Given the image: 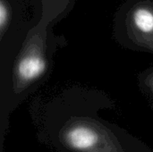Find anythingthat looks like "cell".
I'll use <instances>...</instances> for the list:
<instances>
[{
  "label": "cell",
  "mask_w": 153,
  "mask_h": 152,
  "mask_svg": "<svg viewBox=\"0 0 153 152\" xmlns=\"http://www.w3.org/2000/svg\"><path fill=\"white\" fill-rule=\"evenodd\" d=\"M114 107L104 91L72 86L35 105L31 115L38 139L56 152H153L141 139L102 116V110Z\"/></svg>",
  "instance_id": "cell-1"
},
{
  "label": "cell",
  "mask_w": 153,
  "mask_h": 152,
  "mask_svg": "<svg viewBox=\"0 0 153 152\" xmlns=\"http://www.w3.org/2000/svg\"><path fill=\"white\" fill-rule=\"evenodd\" d=\"M128 43L134 48L153 53V4L134 5L126 20Z\"/></svg>",
  "instance_id": "cell-2"
},
{
  "label": "cell",
  "mask_w": 153,
  "mask_h": 152,
  "mask_svg": "<svg viewBox=\"0 0 153 152\" xmlns=\"http://www.w3.org/2000/svg\"><path fill=\"white\" fill-rule=\"evenodd\" d=\"M138 82L143 90L153 102V67L141 72L137 75Z\"/></svg>",
  "instance_id": "cell-3"
},
{
  "label": "cell",
  "mask_w": 153,
  "mask_h": 152,
  "mask_svg": "<svg viewBox=\"0 0 153 152\" xmlns=\"http://www.w3.org/2000/svg\"><path fill=\"white\" fill-rule=\"evenodd\" d=\"M10 23V9L5 0H0V38L4 39Z\"/></svg>",
  "instance_id": "cell-4"
}]
</instances>
